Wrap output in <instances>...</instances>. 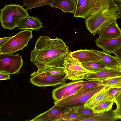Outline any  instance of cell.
I'll return each mask as SVG.
<instances>
[{
    "instance_id": "6da1fadb",
    "label": "cell",
    "mask_w": 121,
    "mask_h": 121,
    "mask_svg": "<svg viewBox=\"0 0 121 121\" xmlns=\"http://www.w3.org/2000/svg\"><path fill=\"white\" fill-rule=\"evenodd\" d=\"M69 48L62 39L41 36L37 40L34 49L31 51L30 60L36 66H64Z\"/></svg>"
},
{
    "instance_id": "7a4b0ae2",
    "label": "cell",
    "mask_w": 121,
    "mask_h": 121,
    "mask_svg": "<svg viewBox=\"0 0 121 121\" xmlns=\"http://www.w3.org/2000/svg\"><path fill=\"white\" fill-rule=\"evenodd\" d=\"M119 10L113 0H95L85 20L86 28L94 36L117 21Z\"/></svg>"
},
{
    "instance_id": "3957f363",
    "label": "cell",
    "mask_w": 121,
    "mask_h": 121,
    "mask_svg": "<svg viewBox=\"0 0 121 121\" xmlns=\"http://www.w3.org/2000/svg\"><path fill=\"white\" fill-rule=\"evenodd\" d=\"M27 10L19 5L6 4L0 10V21L4 29H14L20 20L29 16Z\"/></svg>"
},
{
    "instance_id": "277c9868",
    "label": "cell",
    "mask_w": 121,
    "mask_h": 121,
    "mask_svg": "<svg viewBox=\"0 0 121 121\" xmlns=\"http://www.w3.org/2000/svg\"><path fill=\"white\" fill-rule=\"evenodd\" d=\"M107 86L100 85L73 95L57 101L54 103L57 105L73 109L84 106L85 103L91 98Z\"/></svg>"
},
{
    "instance_id": "5b68a950",
    "label": "cell",
    "mask_w": 121,
    "mask_h": 121,
    "mask_svg": "<svg viewBox=\"0 0 121 121\" xmlns=\"http://www.w3.org/2000/svg\"><path fill=\"white\" fill-rule=\"evenodd\" d=\"M32 31L24 30L12 36L5 44L0 48V54H12L23 50L28 45L30 40L32 38Z\"/></svg>"
},
{
    "instance_id": "8992f818",
    "label": "cell",
    "mask_w": 121,
    "mask_h": 121,
    "mask_svg": "<svg viewBox=\"0 0 121 121\" xmlns=\"http://www.w3.org/2000/svg\"><path fill=\"white\" fill-rule=\"evenodd\" d=\"M63 65L66 71V78L70 80H83L84 77L90 73L83 67L78 59L72 56L69 52L65 58Z\"/></svg>"
},
{
    "instance_id": "52a82bcc",
    "label": "cell",
    "mask_w": 121,
    "mask_h": 121,
    "mask_svg": "<svg viewBox=\"0 0 121 121\" xmlns=\"http://www.w3.org/2000/svg\"><path fill=\"white\" fill-rule=\"evenodd\" d=\"M23 62L22 56L19 54H0V72L9 74H19Z\"/></svg>"
},
{
    "instance_id": "ba28073f",
    "label": "cell",
    "mask_w": 121,
    "mask_h": 121,
    "mask_svg": "<svg viewBox=\"0 0 121 121\" xmlns=\"http://www.w3.org/2000/svg\"><path fill=\"white\" fill-rule=\"evenodd\" d=\"M66 75L53 76L35 71L30 75V81L31 83L38 86H56L65 83Z\"/></svg>"
},
{
    "instance_id": "9c48e42d",
    "label": "cell",
    "mask_w": 121,
    "mask_h": 121,
    "mask_svg": "<svg viewBox=\"0 0 121 121\" xmlns=\"http://www.w3.org/2000/svg\"><path fill=\"white\" fill-rule=\"evenodd\" d=\"M73 110L70 108L54 104L48 111L37 116L30 121H61Z\"/></svg>"
},
{
    "instance_id": "30bf717a",
    "label": "cell",
    "mask_w": 121,
    "mask_h": 121,
    "mask_svg": "<svg viewBox=\"0 0 121 121\" xmlns=\"http://www.w3.org/2000/svg\"><path fill=\"white\" fill-rule=\"evenodd\" d=\"M121 76V70L118 68H106L95 73H90L83 77V79L100 81Z\"/></svg>"
},
{
    "instance_id": "8fae6325",
    "label": "cell",
    "mask_w": 121,
    "mask_h": 121,
    "mask_svg": "<svg viewBox=\"0 0 121 121\" xmlns=\"http://www.w3.org/2000/svg\"><path fill=\"white\" fill-rule=\"evenodd\" d=\"M96 45L109 54L114 53L121 47V36L114 39L98 38L95 40Z\"/></svg>"
},
{
    "instance_id": "7c38bea8",
    "label": "cell",
    "mask_w": 121,
    "mask_h": 121,
    "mask_svg": "<svg viewBox=\"0 0 121 121\" xmlns=\"http://www.w3.org/2000/svg\"><path fill=\"white\" fill-rule=\"evenodd\" d=\"M85 81L82 80L74 81L61 85L53 90L52 96L53 99L55 101L61 99L65 94L76 87L82 86Z\"/></svg>"
},
{
    "instance_id": "4fadbf2b",
    "label": "cell",
    "mask_w": 121,
    "mask_h": 121,
    "mask_svg": "<svg viewBox=\"0 0 121 121\" xmlns=\"http://www.w3.org/2000/svg\"><path fill=\"white\" fill-rule=\"evenodd\" d=\"M17 27L20 30H30L39 31L43 26L38 17L29 15L21 19Z\"/></svg>"
},
{
    "instance_id": "5bb4252c",
    "label": "cell",
    "mask_w": 121,
    "mask_h": 121,
    "mask_svg": "<svg viewBox=\"0 0 121 121\" xmlns=\"http://www.w3.org/2000/svg\"><path fill=\"white\" fill-rule=\"evenodd\" d=\"M69 53L72 56L78 59L81 63L102 60L100 56L93 49L79 50Z\"/></svg>"
},
{
    "instance_id": "9a60e30c",
    "label": "cell",
    "mask_w": 121,
    "mask_h": 121,
    "mask_svg": "<svg viewBox=\"0 0 121 121\" xmlns=\"http://www.w3.org/2000/svg\"><path fill=\"white\" fill-rule=\"evenodd\" d=\"M97 33L99 38H116L121 36V29L116 21L106 28L99 31Z\"/></svg>"
},
{
    "instance_id": "2e32d148",
    "label": "cell",
    "mask_w": 121,
    "mask_h": 121,
    "mask_svg": "<svg viewBox=\"0 0 121 121\" xmlns=\"http://www.w3.org/2000/svg\"><path fill=\"white\" fill-rule=\"evenodd\" d=\"M77 0H54L50 6L60 9L64 13H74L76 7Z\"/></svg>"
},
{
    "instance_id": "e0dca14e",
    "label": "cell",
    "mask_w": 121,
    "mask_h": 121,
    "mask_svg": "<svg viewBox=\"0 0 121 121\" xmlns=\"http://www.w3.org/2000/svg\"><path fill=\"white\" fill-rule=\"evenodd\" d=\"M110 87L107 86L91 98L85 103V108L91 109L98 104L102 102L107 97Z\"/></svg>"
},
{
    "instance_id": "ac0fdd59",
    "label": "cell",
    "mask_w": 121,
    "mask_h": 121,
    "mask_svg": "<svg viewBox=\"0 0 121 121\" xmlns=\"http://www.w3.org/2000/svg\"><path fill=\"white\" fill-rule=\"evenodd\" d=\"M93 50L100 56L102 60L105 64L107 68H118L120 62L116 56H112L104 51L94 49Z\"/></svg>"
},
{
    "instance_id": "d6986e66",
    "label": "cell",
    "mask_w": 121,
    "mask_h": 121,
    "mask_svg": "<svg viewBox=\"0 0 121 121\" xmlns=\"http://www.w3.org/2000/svg\"><path fill=\"white\" fill-rule=\"evenodd\" d=\"M95 0H86L74 13V17L86 19L91 12L94 4Z\"/></svg>"
},
{
    "instance_id": "ffe728a7",
    "label": "cell",
    "mask_w": 121,
    "mask_h": 121,
    "mask_svg": "<svg viewBox=\"0 0 121 121\" xmlns=\"http://www.w3.org/2000/svg\"><path fill=\"white\" fill-rule=\"evenodd\" d=\"M38 72L44 73L53 76H62L66 74L67 72L64 66L57 67L49 66H36Z\"/></svg>"
},
{
    "instance_id": "44dd1931",
    "label": "cell",
    "mask_w": 121,
    "mask_h": 121,
    "mask_svg": "<svg viewBox=\"0 0 121 121\" xmlns=\"http://www.w3.org/2000/svg\"><path fill=\"white\" fill-rule=\"evenodd\" d=\"M117 120L115 117L113 110L95 113L92 117H87L85 121H113Z\"/></svg>"
},
{
    "instance_id": "7402d4cb",
    "label": "cell",
    "mask_w": 121,
    "mask_h": 121,
    "mask_svg": "<svg viewBox=\"0 0 121 121\" xmlns=\"http://www.w3.org/2000/svg\"><path fill=\"white\" fill-rule=\"evenodd\" d=\"M83 67L90 73H95L101 71L107 68L101 60L81 62Z\"/></svg>"
},
{
    "instance_id": "603a6c76",
    "label": "cell",
    "mask_w": 121,
    "mask_h": 121,
    "mask_svg": "<svg viewBox=\"0 0 121 121\" xmlns=\"http://www.w3.org/2000/svg\"><path fill=\"white\" fill-rule=\"evenodd\" d=\"M54 0H22L27 10L45 5L50 6Z\"/></svg>"
},
{
    "instance_id": "cb8c5ba5",
    "label": "cell",
    "mask_w": 121,
    "mask_h": 121,
    "mask_svg": "<svg viewBox=\"0 0 121 121\" xmlns=\"http://www.w3.org/2000/svg\"><path fill=\"white\" fill-rule=\"evenodd\" d=\"M114 100H106L96 105L91 109L94 113H99L109 111L112 108Z\"/></svg>"
},
{
    "instance_id": "d4e9b609",
    "label": "cell",
    "mask_w": 121,
    "mask_h": 121,
    "mask_svg": "<svg viewBox=\"0 0 121 121\" xmlns=\"http://www.w3.org/2000/svg\"><path fill=\"white\" fill-rule=\"evenodd\" d=\"M100 81L101 85L121 88V76Z\"/></svg>"
},
{
    "instance_id": "484cf974",
    "label": "cell",
    "mask_w": 121,
    "mask_h": 121,
    "mask_svg": "<svg viewBox=\"0 0 121 121\" xmlns=\"http://www.w3.org/2000/svg\"><path fill=\"white\" fill-rule=\"evenodd\" d=\"M102 82L101 81L92 80H88V81H86L84 85L76 93L101 85Z\"/></svg>"
},
{
    "instance_id": "4316f807",
    "label": "cell",
    "mask_w": 121,
    "mask_h": 121,
    "mask_svg": "<svg viewBox=\"0 0 121 121\" xmlns=\"http://www.w3.org/2000/svg\"><path fill=\"white\" fill-rule=\"evenodd\" d=\"M85 117L81 116L75 109L65 116L62 120L64 121H83Z\"/></svg>"
},
{
    "instance_id": "83f0119b",
    "label": "cell",
    "mask_w": 121,
    "mask_h": 121,
    "mask_svg": "<svg viewBox=\"0 0 121 121\" xmlns=\"http://www.w3.org/2000/svg\"><path fill=\"white\" fill-rule=\"evenodd\" d=\"M75 109L81 116L88 117H92L95 114L91 109L85 108L84 106Z\"/></svg>"
},
{
    "instance_id": "f1b7e54d",
    "label": "cell",
    "mask_w": 121,
    "mask_h": 121,
    "mask_svg": "<svg viewBox=\"0 0 121 121\" xmlns=\"http://www.w3.org/2000/svg\"><path fill=\"white\" fill-rule=\"evenodd\" d=\"M121 93V88L110 87L108 96L103 101L106 100H114Z\"/></svg>"
},
{
    "instance_id": "f546056e",
    "label": "cell",
    "mask_w": 121,
    "mask_h": 121,
    "mask_svg": "<svg viewBox=\"0 0 121 121\" xmlns=\"http://www.w3.org/2000/svg\"><path fill=\"white\" fill-rule=\"evenodd\" d=\"M82 86H80L76 87L66 93L63 96L62 99L66 97L74 94L80 89Z\"/></svg>"
},
{
    "instance_id": "4dcf8cb0",
    "label": "cell",
    "mask_w": 121,
    "mask_h": 121,
    "mask_svg": "<svg viewBox=\"0 0 121 121\" xmlns=\"http://www.w3.org/2000/svg\"><path fill=\"white\" fill-rule=\"evenodd\" d=\"M114 116L117 119L121 120V108H116L113 110Z\"/></svg>"
},
{
    "instance_id": "1f68e13d",
    "label": "cell",
    "mask_w": 121,
    "mask_h": 121,
    "mask_svg": "<svg viewBox=\"0 0 121 121\" xmlns=\"http://www.w3.org/2000/svg\"><path fill=\"white\" fill-rule=\"evenodd\" d=\"M117 5L118 10V18H121V0H113Z\"/></svg>"
},
{
    "instance_id": "d6a6232c",
    "label": "cell",
    "mask_w": 121,
    "mask_h": 121,
    "mask_svg": "<svg viewBox=\"0 0 121 121\" xmlns=\"http://www.w3.org/2000/svg\"><path fill=\"white\" fill-rule=\"evenodd\" d=\"M114 101L117 105V108H121V93L114 100Z\"/></svg>"
},
{
    "instance_id": "836d02e7",
    "label": "cell",
    "mask_w": 121,
    "mask_h": 121,
    "mask_svg": "<svg viewBox=\"0 0 121 121\" xmlns=\"http://www.w3.org/2000/svg\"><path fill=\"white\" fill-rule=\"evenodd\" d=\"M10 79L9 74L5 73L0 72V80H5Z\"/></svg>"
},
{
    "instance_id": "e575fe53",
    "label": "cell",
    "mask_w": 121,
    "mask_h": 121,
    "mask_svg": "<svg viewBox=\"0 0 121 121\" xmlns=\"http://www.w3.org/2000/svg\"><path fill=\"white\" fill-rule=\"evenodd\" d=\"M7 37L0 39V48L3 46L12 37Z\"/></svg>"
},
{
    "instance_id": "d590c367",
    "label": "cell",
    "mask_w": 121,
    "mask_h": 121,
    "mask_svg": "<svg viewBox=\"0 0 121 121\" xmlns=\"http://www.w3.org/2000/svg\"><path fill=\"white\" fill-rule=\"evenodd\" d=\"M114 54L119 59L120 62H121V47L116 51Z\"/></svg>"
},
{
    "instance_id": "8d00e7d4",
    "label": "cell",
    "mask_w": 121,
    "mask_h": 121,
    "mask_svg": "<svg viewBox=\"0 0 121 121\" xmlns=\"http://www.w3.org/2000/svg\"><path fill=\"white\" fill-rule=\"evenodd\" d=\"M85 0H77L76 9L79 7Z\"/></svg>"
},
{
    "instance_id": "74e56055",
    "label": "cell",
    "mask_w": 121,
    "mask_h": 121,
    "mask_svg": "<svg viewBox=\"0 0 121 121\" xmlns=\"http://www.w3.org/2000/svg\"><path fill=\"white\" fill-rule=\"evenodd\" d=\"M118 68L121 70V62H120V63Z\"/></svg>"
}]
</instances>
